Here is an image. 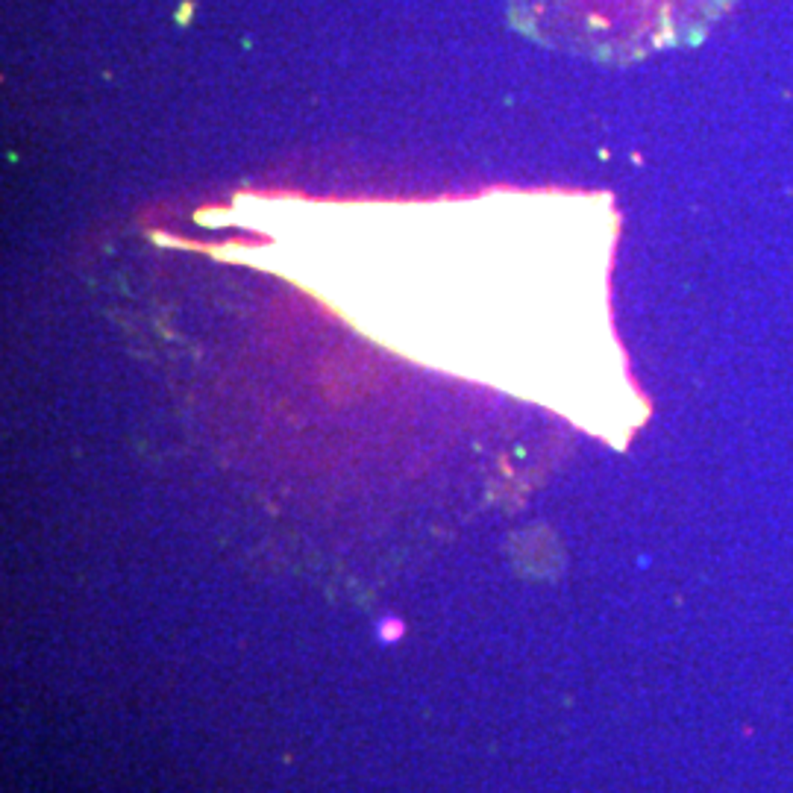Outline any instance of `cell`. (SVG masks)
<instances>
[{"instance_id":"1","label":"cell","mask_w":793,"mask_h":793,"mask_svg":"<svg viewBox=\"0 0 793 793\" xmlns=\"http://www.w3.org/2000/svg\"><path fill=\"white\" fill-rule=\"evenodd\" d=\"M737 0H514L518 18L541 42L600 59L699 42Z\"/></svg>"}]
</instances>
